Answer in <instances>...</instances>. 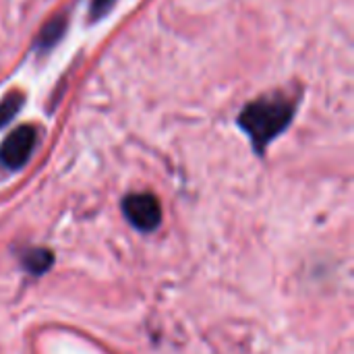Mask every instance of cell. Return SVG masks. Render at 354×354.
Segmentation results:
<instances>
[{
  "instance_id": "cell-1",
  "label": "cell",
  "mask_w": 354,
  "mask_h": 354,
  "mask_svg": "<svg viewBox=\"0 0 354 354\" xmlns=\"http://www.w3.org/2000/svg\"><path fill=\"white\" fill-rule=\"evenodd\" d=\"M295 104L284 95H268L261 100L251 102L241 118L239 124L251 137L257 151H263L292 120Z\"/></svg>"
},
{
  "instance_id": "cell-2",
  "label": "cell",
  "mask_w": 354,
  "mask_h": 354,
  "mask_svg": "<svg viewBox=\"0 0 354 354\" xmlns=\"http://www.w3.org/2000/svg\"><path fill=\"white\" fill-rule=\"evenodd\" d=\"M35 129L33 127H19L15 129L0 145V164L8 170H19L27 164L33 147H35Z\"/></svg>"
},
{
  "instance_id": "cell-3",
  "label": "cell",
  "mask_w": 354,
  "mask_h": 354,
  "mask_svg": "<svg viewBox=\"0 0 354 354\" xmlns=\"http://www.w3.org/2000/svg\"><path fill=\"white\" fill-rule=\"evenodd\" d=\"M122 209H124V216L127 220L139 228V230H153L160 226L162 222V207H160V201L153 197V195H147V193H139V195H129L122 203Z\"/></svg>"
},
{
  "instance_id": "cell-4",
  "label": "cell",
  "mask_w": 354,
  "mask_h": 354,
  "mask_svg": "<svg viewBox=\"0 0 354 354\" xmlns=\"http://www.w3.org/2000/svg\"><path fill=\"white\" fill-rule=\"evenodd\" d=\"M64 25H66L64 17H54V19L39 31V41H37V46L44 48V50H48L50 46H54V44L60 39V35H62V31H64Z\"/></svg>"
},
{
  "instance_id": "cell-5",
  "label": "cell",
  "mask_w": 354,
  "mask_h": 354,
  "mask_svg": "<svg viewBox=\"0 0 354 354\" xmlns=\"http://www.w3.org/2000/svg\"><path fill=\"white\" fill-rule=\"evenodd\" d=\"M25 268L31 274H44L50 266H52V255L46 249H33L25 255Z\"/></svg>"
},
{
  "instance_id": "cell-6",
  "label": "cell",
  "mask_w": 354,
  "mask_h": 354,
  "mask_svg": "<svg viewBox=\"0 0 354 354\" xmlns=\"http://www.w3.org/2000/svg\"><path fill=\"white\" fill-rule=\"evenodd\" d=\"M21 106H23V95L21 93H10L0 102V129L6 127L15 118V114L19 112Z\"/></svg>"
},
{
  "instance_id": "cell-7",
  "label": "cell",
  "mask_w": 354,
  "mask_h": 354,
  "mask_svg": "<svg viewBox=\"0 0 354 354\" xmlns=\"http://www.w3.org/2000/svg\"><path fill=\"white\" fill-rule=\"evenodd\" d=\"M114 4H116V0H91V8H89L91 19H93V21L102 19L104 15L110 12V8H112Z\"/></svg>"
}]
</instances>
